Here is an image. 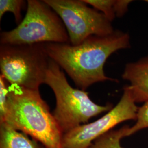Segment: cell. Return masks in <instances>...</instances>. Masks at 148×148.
I'll list each match as a JSON object with an SVG mask.
<instances>
[{
    "mask_svg": "<svg viewBox=\"0 0 148 148\" xmlns=\"http://www.w3.org/2000/svg\"><path fill=\"white\" fill-rule=\"evenodd\" d=\"M145 2H147V3H148V0H147V1H145Z\"/></svg>",
    "mask_w": 148,
    "mask_h": 148,
    "instance_id": "2e32d148",
    "label": "cell"
},
{
    "mask_svg": "<svg viewBox=\"0 0 148 148\" xmlns=\"http://www.w3.org/2000/svg\"><path fill=\"white\" fill-rule=\"evenodd\" d=\"M43 1L62 20L73 45H78L91 36H106L115 32L106 16L83 0Z\"/></svg>",
    "mask_w": 148,
    "mask_h": 148,
    "instance_id": "8992f818",
    "label": "cell"
},
{
    "mask_svg": "<svg viewBox=\"0 0 148 148\" xmlns=\"http://www.w3.org/2000/svg\"><path fill=\"white\" fill-rule=\"evenodd\" d=\"M44 44L0 45L1 75L10 85L39 90L50 60Z\"/></svg>",
    "mask_w": 148,
    "mask_h": 148,
    "instance_id": "277c9868",
    "label": "cell"
},
{
    "mask_svg": "<svg viewBox=\"0 0 148 148\" xmlns=\"http://www.w3.org/2000/svg\"><path fill=\"white\" fill-rule=\"evenodd\" d=\"M45 84L54 93L56 105L52 114L64 134L114 107L111 103L98 105L85 90L71 87L62 69L51 59Z\"/></svg>",
    "mask_w": 148,
    "mask_h": 148,
    "instance_id": "3957f363",
    "label": "cell"
},
{
    "mask_svg": "<svg viewBox=\"0 0 148 148\" xmlns=\"http://www.w3.org/2000/svg\"><path fill=\"white\" fill-rule=\"evenodd\" d=\"M46 43H69L70 40L62 20L44 1H27V13L21 23L0 34L1 45Z\"/></svg>",
    "mask_w": 148,
    "mask_h": 148,
    "instance_id": "5b68a950",
    "label": "cell"
},
{
    "mask_svg": "<svg viewBox=\"0 0 148 148\" xmlns=\"http://www.w3.org/2000/svg\"><path fill=\"white\" fill-rule=\"evenodd\" d=\"M49 58L68 74L78 87L85 90L99 82L116 81L106 76L104 66L106 60L117 51L130 47L126 32L115 30L106 36H91L78 45L46 43Z\"/></svg>",
    "mask_w": 148,
    "mask_h": 148,
    "instance_id": "6da1fadb",
    "label": "cell"
},
{
    "mask_svg": "<svg viewBox=\"0 0 148 148\" xmlns=\"http://www.w3.org/2000/svg\"><path fill=\"white\" fill-rule=\"evenodd\" d=\"M0 148H45L41 144L4 122L0 123Z\"/></svg>",
    "mask_w": 148,
    "mask_h": 148,
    "instance_id": "9c48e42d",
    "label": "cell"
},
{
    "mask_svg": "<svg viewBox=\"0 0 148 148\" xmlns=\"http://www.w3.org/2000/svg\"><path fill=\"white\" fill-rule=\"evenodd\" d=\"M122 77L130 82L127 86L136 103L148 101V56L127 64Z\"/></svg>",
    "mask_w": 148,
    "mask_h": 148,
    "instance_id": "ba28073f",
    "label": "cell"
},
{
    "mask_svg": "<svg viewBox=\"0 0 148 148\" xmlns=\"http://www.w3.org/2000/svg\"><path fill=\"white\" fill-rule=\"evenodd\" d=\"M147 128H148V101L138 108L136 122L133 126L129 128L127 137Z\"/></svg>",
    "mask_w": 148,
    "mask_h": 148,
    "instance_id": "4fadbf2b",
    "label": "cell"
},
{
    "mask_svg": "<svg viewBox=\"0 0 148 148\" xmlns=\"http://www.w3.org/2000/svg\"><path fill=\"white\" fill-rule=\"evenodd\" d=\"M130 127L125 125L117 130H111L97 138L87 148H123L121 140L127 137Z\"/></svg>",
    "mask_w": 148,
    "mask_h": 148,
    "instance_id": "30bf717a",
    "label": "cell"
},
{
    "mask_svg": "<svg viewBox=\"0 0 148 148\" xmlns=\"http://www.w3.org/2000/svg\"><path fill=\"white\" fill-rule=\"evenodd\" d=\"M10 84L2 75H0V115H2L5 108L9 92Z\"/></svg>",
    "mask_w": 148,
    "mask_h": 148,
    "instance_id": "5bb4252c",
    "label": "cell"
},
{
    "mask_svg": "<svg viewBox=\"0 0 148 148\" xmlns=\"http://www.w3.org/2000/svg\"><path fill=\"white\" fill-rule=\"evenodd\" d=\"M138 107L127 86L117 105L95 121L82 125L64 134V148H87L95 139L123 122L136 120Z\"/></svg>",
    "mask_w": 148,
    "mask_h": 148,
    "instance_id": "52a82bcc",
    "label": "cell"
},
{
    "mask_svg": "<svg viewBox=\"0 0 148 148\" xmlns=\"http://www.w3.org/2000/svg\"><path fill=\"white\" fill-rule=\"evenodd\" d=\"M1 122L26 134L45 148H64L63 133L39 90L11 86Z\"/></svg>",
    "mask_w": 148,
    "mask_h": 148,
    "instance_id": "7a4b0ae2",
    "label": "cell"
},
{
    "mask_svg": "<svg viewBox=\"0 0 148 148\" xmlns=\"http://www.w3.org/2000/svg\"><path fill=\"white\" fill-rule=\"evenodd\" d=\"M132 2L130 0H115L114 11L116 17L121 18L128 11V5Z\"/></svg>",
    "mask_w": 148,
    "mask_h": 148,
    "instance_id": "9a60e30c",
    "label": "cell"
},
{
    "mask_svg": "<svg viewBox=\"0 0 148 148\" xmlns=\"http://www.w3.org/2000/svg\"><path fill=\"white\" fill-rule=\"evenodd\" d=\"M26 1L23 0H0V19L6 12H11L19 25L23 21L21 11Z\"/></svg>",
    "mask_w": 148,
    "mask_h": 148,
    "instance_id": "8fae6325",
    "label": "cell"
},
{
    "mask_svg": "<svg viewBox=\"0 0 148 148\" xmlns=\"http://www.w3.org/2000/svg\"><path fill=\"white\" fill-rule=\"evenodd\" d=\"M84 2L101 13L110 21L116 17L114 11L115 0H83Z\"/></svg>",
    "mask_w": 148,
    "mask_h": 148,
    "instance_id": "7c38bea8",
    "label": "cell"
}]
</instances>
